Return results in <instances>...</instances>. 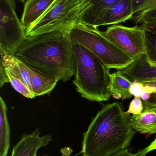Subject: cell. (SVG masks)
Listing matches in <instances>:
<instances>
[{
  "label": "cell",
  "instance_id": "cell-14",
  "mask_svg": "<svg viewBox=\"0 0 156 156\" xmlns=\"http://www.w3.org/2000/svg\"><path fill=\"white\" fill-rule=\"evenodd\" d=\"M138 23L144 32L145 54L150 61L156 62V17L143 18Z\"/></svg>",
  "mask_w": 156,
  "mask_h": 156
},
{
  "label": "cell",
  "instance_id": "cell-12",
  "mask_svg": "<svg viewBox=\"0 0 156 156\" xmlns=\"http://www.w3.org/2000/svg\"><path fill=\"white\" fill-rule=\"evenodd\" d=\"M91 7L83 16L79 23L97 28L105 11L120 0H89Z\"/></svg>",
  "mask_w": 156,
  "mask_h": 156
},
{
  "label": "cell",
  "instance_id": "cell-8",
  "mask_svg": "<svg viewBox=\"0 0 156 156\" xmlns=\"http://www.w3.org/2000/svg\"><path fill=\"white\" fill-rule=\"evenodd\" d=\"M120 70L132 83L156 79V62L150 61L145 53L136 57L132 64Z\"/></svg>",
  "mask_w": 156,
  "mask_h": 156
},
{
  "label": "cell",
  "instance_id": "cell-21",
  "mask_svg": "<svg viewBox=\"0 0 156 156\" xmlns=\"http://www.w3.org/2000/svg\"><path fill=\"white\" fill-rule=\"evenodd\" d=\"M133 16L143 10L147 5L148 0H132Z\"/></svg>",
  "mask_w": 156,
  "mask_h": 156
},
{
  "label": "cell",
  "instance_id": "cell-28",
  "mask_svg": "<svg viewBox=\"0 0 156 156\" xmlns=\"http://www.w3.org/2000/svg\"><path fill=\"white\" fill-rule=\"evenodd\" d=\"M18 1H19L20 2L24 3V2L25 1H26L27 0H18Z\"/></svg>",
  "mask_w": 156,
  "mask_h": 156
},
{
  "label": "cell",
  "instance_id": "cell-26",
  "mask_svg": "<svg viewBox=\"0 0 156 156\" xmlns=\"http://www.w3.org/2000/svg\"><path fill=\"white\" fill-rule=\"evenodd\" d=\"M110 156H136L135 154H132L127 149L121 150Z\"/></svg>",
  "mask_w": 156,
  "mask_h": 156
},
{
  "label": "cell",
  "instance_id": "cell-27",
  "mask_svg": "<svg viewBox=\"0 0 156 156\" xmlns=\"http://www.w3.org/2000/svg\"><path fill=\"white\" fill-rule=\"evenodd\" d=\"M142 83L144 85L152 86L156 88V79H151L142 82Z\"/></svg>",
  "mask_w": 156,
  "mask_h": 156
},
{
  "label": "cell",
  "instance_id": "cell-25",
  "mask_svg": "<svg viewBox=\"0 0 156 156\" xmlns=\"http://www.w3.org/2000/svg\"><path fill=\"white\" fill-rule=\"evenodd\" d=\"M154 150H156V137L155 139L150 144V145L135 154L136 156H144L148 153Z\"/></svg>",
  "mask_w": 156,
  "mask_h": 156
},
{
  "label": "cell",
  "instance_id": "cell-2",
  "mask_svg": "<svg viewBox=\"0 0 156 156\" xmlns=\"http://www.w3.org/2000/svg\"><path fill=\"white\" fill-rule=\"evenodd\" d=\"M135 134L131 116L121 103L106 105L99 111L83 134L82 155H111L126 149Z\"/></svg>",
  "mask_w": 156,
  "mask_h": 156
},
{
  "label": "cell",
  "instance_id": "cell-19",
  "mask_svg": "<svg viewBox=\"0 0 156 156\" xmlns=\"http://www.w3.org/2000/svg\"><path fill=\"white\" fill-rule=\"evenodd\" d=\"M152 17H156V0H148L146 7L141 12L134 15L131 20L137 24L143 18Z\"/></svg>",
  "mask_w": 156,
  "mask_h": 156
},
{
  "label": "cell",
  "instance_id": "cell-18",
  "mask_svg": "<svg viewBox=\"0 0 156 156\" xmlns=\"http://www.w3.org/2000/svg\"><path fill=\"white\" fill-rule=\"evenodd\" d=\"M5 71H6V74H7V77L8 78L9 82L10 83L12 86L13 87L14 89L16 91L18 92V93L27 98L33 99L35 97L32 91L26 84L21 79H18L13 76L9 70L5 67Z\"/></svg>",
  "mask_w": 156,
  "mask_h": 156
},
{
  "label": "cell",
  "instance_id": "cell-7",
  "mask_svg": "<svg viewBox=\"0 0 156 156\" xmlns=\"http://www.w3.org/2000/svg\"><path fill=\"white\" fill-rule=\"evenodd\" d=\"M100 33L134 58L145 52L144 32L142 26L128 27L113 25Z\"/></svg>",
  "mask_w": 156,
  "mask_h": 156
},
{
  "label": "cell",
  "instance_id": "cell-16",
  "mask_svg": "<svg viewBox=\"0 0 156 156\" xmlns=\"http://www.w3.org/2000/svg\"><path fill=\"white\" fill-rule=\"evenodd\" d=\"M111 86L112 95L115 99H130L132 96L130 88L132 83L121 73V70L111 74Z\"/></svg>",
  "mask_w": 156,
  "mask_h": 156
},
{
  "label": "cell",
  "instance_id": "cell-3",
  "mask_svg": "<svg viewBox=\"0 0 156 156\" xmlns=\"http://www.w3.org/2000/svg\"><path fill=\"white\" fill-rule=\"evenodd\" d=\"M72 51L75 68L73 82L78 91L89 101H108L112 95L110 69L81 45L73 44Z\"/></svg>",
  "mask_w": 156,
  "mask_h": 156
},
{
  "label": "cell",
  "instance_id": "cell-13",
  "mask_svg": "<svg viewBox=\"0 0 156 156\" xmlns=\"http://www.w3.org/2000/svg\"><path fill=\"white\" fill-rule=\"evenodd\" d=\"M54 0H27L24 5L21 21L26 30L35 22Z\"/></svg>",
  "mask_w": 156,
  "mask_h": 156
},
{
  "label": "cell",
  "instance_id": "cell-17",
  "mask_svg": "<svg viewBox=\"0 0 156 156\" xmlns=\"http://www.w3.org/2000/svg\"><path fill=\"white\" fill-rule=\"evenodd\" d=\"M0 156H7L10 147V130L7 117V107L0 98Z\"/></svg>",
  "mask_w": 156,
  "mask_h": 156
},
{
  "label": "cell",
  "instance_id": "cell-5",
  "mask_svg": "<svg viewBox=\"0 0 156 156\" xmlns=\"http://www.w3.org/2000/svg\"><path fill=\"white\" fill-rule=\"evenodd\" d=\"M91 7L89 0H54L47 10L26 30L27 36L72 27L79 23Z\"/></svg>",
  "mask_w": 156,
  "mask_h": 156
},
{
  "label": "cell",
  "instance_id": "cell-6",
  "mask_svg": "<svg viewBox=\"0 0 156 156\" xmlns=\"http://www.w3.org/2000/svg\"><path fill=\"white\" fill-rule=\"evenodd\" d=\"M26 29L16 12L15 0H0L1 55H13L26 39Z\"/></svg>",
  "mask_w": 156,
  "mask_h": 156
},
{
  "label": "cell",
  "instance_id": "cell-30",
  "mask_svg": "<svg viewBox=\"0 0 156 156\" xmlns=\"http://www.w3.org/2000/svg\"><path fill=\"white\" fill-rule=\"evenodd\" d=\"M154 104H155V105H156V103H154Z\"/></svg>",
  "mask_w": 156,
  "mask_h": 156
},
{
  "label": "cell",
  "instance_id": "cell-11",
  "mask_svg": "<svg viewBox=\"0 0 156 156\" xmlns=\"http://www.w3.org/2000/svg\"><path fill=\"white\" fill-rule=\"evenodd\" d=\"M132 16V0H120L105 11L99 27L125 23Z\"/></svg>",
  "mask_w": 156,
  "mask_h": 156
},
{
  "label": "cell",
  "instance_id": "cell-15",
  "mask_svg": "<svg viewBox=\"0 0 156 156\" xmlns=\"http://www.w3.org/2000/svg\"><path fill=\"white\" fill-rule=\"evenodd\" d=\"M26 66L30 78L31 89L35 97L49 93L59 81L58 79L44 76Z\"/></svg>",
  "mask_w": 156,
  "mask_h": 156
},
{
  "label": "cell",
  "instance_id": "cell-9",
  "mask_svg": "<svg viewBox=\"0 0 156 156\" xmlns=\"http://www.w3.org/2000/svg\"><path fill=\"white\" fill-rule=\"evenodd\" d=\"M40 133L38 128L30 134H24L13 148L11 156H36L40 147H46L53 140L50 135L40 136Z\"/></svg>",
  "mask_w": 156,
  "mask_h": 156
},
{
  "label": "cell",
  "instance_id": "cell-22",
  "mask_svg": "<svg viewBox=\"0 0 156 156\" xmlns=\"http://www.w3.org/2000/svg\"><path fill=\"white\" fill-rule=\"evenodd\" d=\"M144 88V85H143L142 83L135 81L132 83L131 85L130 92L132 95L135 96V97L140 98L141 94Z\"/></svg>",
  "mask_w": 156,
  "mask_h": 156
},
{
  "label": "cell",
  "instance_id": "cell-29",
  "mask_svg": "<svg viewBox=\"0 0 156 156\" xmlns=\"http://www.w3.org/2000/svg\"></svg>",
  "mask_w": 156,
  "mask_h": 156
},
{
  "label": "cell",
  "instance_id": "cell-20",
  "mask_svg": "<svg viewBox=\"0 0 156 156\" xmlns=\"http://www.w3.org/2000/svg\"><path fill=\"white\" fill-rule=\"evenodd\" d=\"M144 105L141 98L135 97L129 105L128 111L126 112L127 114L130 115H138L141 113L143 111Z\"/></svg>",
  "mask_w": 156,
  "mask_h": 156
},
{
  "label": "cell",
  "instance_id": "cell-1",
  "mask_svg": "<svg viewBox=\"0 0 156 156\" xmlns=\"http://www.w3.org/2000/svg\"><path fill=\"white\" fill-rule=\"evenodd\" d=\"M71 27L27 36L13 56L44 76L63 82L69 80L75 72Z\"/></svg>",
  "mask_w": 156,
  "mask_h": 156
},
{
  "label": "cell",
  "instance_id": "cell-23",
  "mask_svg": "<svg viewBox=\"0 0 156 156\" xmlns=\"http://www.w3.org/2000/svg\"><path fill=\"white\" fill-rule=\"evenodd\" d=\"M156 91L155 87L144 85V88L141 94L140 98L143 102L148 101L151 98L152 94L154 93Z\"/></svg>",
  "mask_w": 156,
  "mask_h": 156
},
{
  "label": "cell",
  "instance_id": "cell-10",
  "mask_svg": "<svg viewBox=\"0 0 156 156\" xmlns=\"http://www.w3.org/2000/svg\"><path fill=\"white\" fill-rule=\"evenodd\" d=\"M143 104V112L131 116L132 126L135 131L140 133H156V105L148 101Z\"/></svg>",
  "mask_w": 156,
  "mask_h": 156
},
{
  "label": "cell",
  "instance_id": "cell-4",
  "mask_svg": "<svg viewBox=\"0 0 156 156\" xmlns=\"http://www.w3.org/2000/svg\"><path fill=\"white\" fill-rule=\"evenodd\" d=\"M70 36L73 44L88 48L110 69L122 70L132 64L134 58L104 37L97 28L78 23L71 27Z\"/></svg>",
  "mask_w": 156,
  "mask_h": 156
},
{
  "label": "cell",
  "instance_id": "cell-24",
  "mask_svg": "<svg viewBox=\"0 0 156 156\" xmlns=\"http://www.w3.org/2000/svg\"><path fill=\"white\" fill-rule=\"evenodd\" d=\"M7 82H9V80L5 68L2 63L0 62V87H2L5 83Z\"/></svg>",
  "mask_w": 156,
  "mask_h": 156
}]
</instances>
